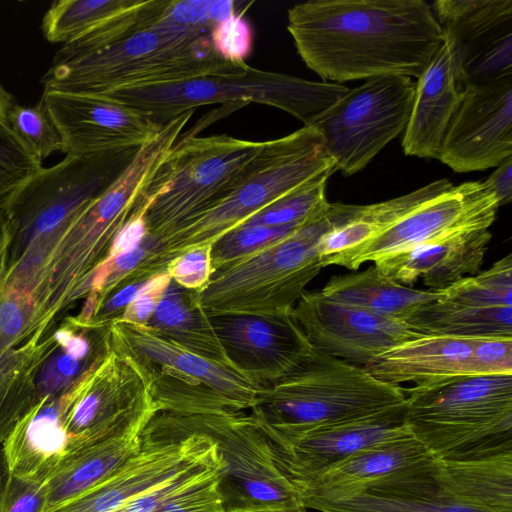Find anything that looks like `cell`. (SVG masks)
Masks as SVG:
<instances>
[{
	"instance_id": "816d5d0a",
	"label": "cell",
	"mask_w": 512,
	"mask_h": 512,
	"mask_svg": "<svg viewBox=\"0 0 512 512\" xmlns=\"http://www.w3.org/2000/svg\"><path fill=\"white\" fill-rule=\"evenodd\" d=\"M236 5L237 3L232 0H212L210 6V18L214 25L235 14Z\"/></svg>"
},
{
	"instance_id": "7402d4cb",
	"label": "cell",
	"mask_w": 512,
	"mask_h": 512,
	"mask_svg": "<svg viewBox=\"0 0 512 512\" xmlns=\"http://www.w3.org/2000/svg\"><path fill=\"white\" fill-rule=\"evenodd\" d=\"M491 237L489 229L461 232L385 256L374 266L401 285L421 281L431 290H442L478 273Z\"/></svg>"
},
{
	"instance_id": "bcb514c9",
	"label": "cell",
	"mask_w": 512,
	"mask_h": 512,
	"mask_svg": "<svg viewBox=\"0 0 512 512\" xmlns=\"http://www.w3.org/2000/svg\"><path fill=\"white\" fill-rule=\"evenodd\" d=\"M37 401L26 384H0V446Z\"/></svg>"
},
{
	"instance_id": "681fc988",
	"label": "cell",
	"mask_w": 512,
	"mask_h": 512,
	"mask_svg": "<svg viewBox=\"0 0 512 512\" xmlns=\"http://www.w3.org/2000/svg\"><path fill=\"white\" fill-rule=\"evenodd\" d=\"M495 168L484 182L495 194L501 206L508 204L512 199V156L506 158Z\"/></svg>"
},
{
	"instance_id": "1f68e13d",
	"label": "cell",
	"mask_w": 512,
	"mask_h": 512,
	"mask_svg": "<svg viewBox=\"0 0 512 512\" xmlns=\"http://www.w3.org/2000/svg\"><path fill=\"white\" fill-rule=\"evenodd\" d=\"M146 325L197 355L233 367L195 290L171 279Z\"/></svg>"
},
{
	"instance_id": "5bb4252c",
	"label": "cell",
	"mask_w": 512,
	"mask_h": 512,
	"mask_svg": "<svg viewBox=\"0 0 512 512\" xmlns=\"http://www.w3.org/2000/svg\"><path fill=\"white\" fill-rule=\"evenodd\" d=\"M431 8L462 87L512 75L511 0H438Z\"/></svg>"
},
{
	"instance_id": "d6a6232c",
	"label": "cell",
	"mask_w": 512,
	"mask_h": 512,
	"mask_svg": "<svg viewBox=\"0 0 512 512\" xmlns=\"http://www.w3.org/2000/svg\"><path fill=\"white\" fill-rule=\"evenodd\" d=\"M406 323L422 335L512 338V306L476 307L438 299L421 307Z\"/></svg>"
},
{
	"instance_id": "9c48e42d",
	"label": "cell",
	"mask_w": 512,
	"mask_h": 512,
	"mask_svg": "<svg viewBox=\"0 0 512 512\" xmlns=\"http://www.w3.org/2000/svg\"><path fill=\"white\" fill-rule=\"evenodd\" d=\"M328 168L335 170L334 162L314 126H303L289 135L264 141L246 174L227 196L161 240L164 263L168 265L190 249L211 246Z\"/></svg>"
},
{
	"instance_id": "52a82bcc",
	"label": "cell",
	"mask_w": 512,
	"mask_h": 512,
	"mask_svg": "<svg viewBox=\"0 0 512 512\" xmlns=\"http://www.w3.org/2000/svg\"><path fill=\"white\" fill-rule=\"evenodd\" d=\"M264 141L228 135L177 140L138 199L146 233L163 240L241 181Z\"/></svg>"
},
{
	"instance_id": "ab89813d",
	"label": "cell",
	"mask_w": 512,
	"mask_h": 512,
	"mask_svg": "<svg viewBox=\"0 0 512 512\" xmlns=\"http://www.w3.org/2000/svg\"><path fill=\"white\" fill-rule=\"evenodd\" d=\"M42 168L7 125H0V202Z\"/></svg>"
},
{
	"instance_id": "7c38bea8",
	"label": "cell",
	"mask_w": 512,
	"mask_h": 512,
	"mask_svg": "<svg viewBox=\"0 0 512 512\" xmlns=\"http://www.w3.org/2000/svg\"><path fill=\"white\" fill-rule=\"evenodd\" d=\"M407 76H382L349 88L313 125L335 171L353 175L407 126L415 94Z\"/></svg>"
},
{
	"instance_id": "4dcf8cb0",
	"label": "cell",
	"mask_w": 512,
	"mask_h": 512,
	"mask_svg": "<svg viewBox=\"0 0 512 512\" xmlns=\"http://www.w3.org/2000/svg\"><path fill=\"white\" fill-rule=\"evenodd\" d=\"M320 292L341 304L403 322L441 296L440 290L396 283L380 275L374 265L358 273L333 276Z\"/></svg>"
},
{
	"instance_id": "277c9868",
	"label": "cell",
	"mask_w": 512,
	"mask_h": 512,
	"mask_svg": "<svg viewBox=\"0 0 512 512\" xmlns=\"http://www.w3.org/2000/svg\"><path fill=\"white\" fill-rule=\"evenodd\" d=\"M360 205L329 203L285 239L212 273L197 292L207 314L268 315L290 312L323 269L320 239L345 224Z\"/></svg>"
},
{
	"instance_id": "30bf717a",
	"label": "cell",
	"mask_w": 512,
	"mask_h": 512,
	"mask_svg": "<svg viewBox=\"0 0 512 512\" xmlns=\"http://www.w3.org/2000/svg\"><path fill=\"white\" fill-rule=\"evenodd\" d=\"M139 149V148H138ZM138 149L70 155L41 168L2 202L11 241L54 245L123 171Z\"/></svg>"
},
{
	"instance_id": "2e32d148",
	"label": "cell",
	"mask_w": 512,
	"mask_h": 512,
	"mask_svg": "<svg viewBox=\"0 0 512 512\" xmlns=\"http://www.w3.org/2000/svg\"><path fill=\"white\" fill-rule=\"evenodd\" d=\"M499 202L484 181L453 186L401 218L353 254L343 267L357 270L366 262L400 253L461 232L489 229Z\"/></svg>"
},
{
	"instance_id": "83f0119b",
	"label": "cell",
	"mask_w": 512,
	"mask_h": 512,
	"mask_svg": "<svg viewBox=\"0 0 512 512\" xmlns=\"http://www.w3.org/2000/svg\"><path fill=\"white\" fill-rule=\"evenodd\" d=\"M143 431L68 449L45 480V512L53 511L110 477L139 448Z\"/></svg>"
},
{
	"instance_id": "44dd1931",
	"label": "cell",
	"mask_w": 512,
	"mask_h": 512,
	"mask_svg": "<svg viewBox=\"0 0 512 512\" xmlns=\"http://www.w3.org/2000/svg\"><path fill=\"white\" fill-rule=\"evenodd\" d=\"M413 435L364 447L341 461L293 481L302 505L350 498L383 477L430 457Z\"/></svg>"
},
{
	"instance_id": "f5cc1de1",
	"label": "cell",
	"mask_w": 512,
	"mask_h": 512,
	"mask_svg": "<svg viewBox=\"0 0 512 512\" xmlns=\"http://www.w3.org/2000/svg\"><path fill=\"white\" fill-rule=\"evenodd\" d=\"M13 103V96L0 84V125H7V112Z\"/></svg>"
},
{
	"instance_id": "cb8c5ba5",
	"label": "cell",
	"mask_w": 512,
	"mask_h": 512,
	"mask_svg": "<svg viewBox=\"0 0 512 512\" xmlns=\"http://www.w3.org/2000/svg\"><path fill=\"white\" fill-rule=\"evenodd\" d=\"M415 84L402 147L408 156L437 159L463 91L445 40Z\"/></svg>"
},
{
	"instance_id": "9a60e30c",
	"label": "cell",
	"mask_w": 512,
	"mask_h": 512,
	"mask_svg": "<svg viewBox=\"0 0 512 512\" xmlns=\"http://www.w3.org/2000/svg\"><path fill=\"white\" fill-rule=\"evenodd\" d=\"M512 156V75L463 87L437 159L455 172L483 171Z\"/></svg>"
},
{
	"instance_id": "c3c4849f",
	"label": "cell",
	"mask_w": 512,
	"mask_h": 512,
	"mask_svg": "<svg viewBox=\"0 0 512 512\" xmlns=\"http://www.w3.org/2000/svg\"><path fill=\"white\" fill-rule=\"evenodd\" d=\"M145 234L146 227L143 215L134 211L131 219L115 237L107 259L131 251L141 242Z\"/></svg>"
},
{
	"instance_id": "7bdbcfd3",
	"label": "cell",
	"mask_w": 512,
	"mask_h": 512,
	"mask_svg": "<svg viewBox=\"0 0 512 512\" xmlns=\"http://www.w3.org/2000/svg\"><path fill=\"white\" fill-rule=\"evenodd\" d=\"M45 481L25 480L7 473L0 494V512H45Z\"/></svg>"
},
{
	"instance_id": "d590c367",
	"label": "cell",
	"mask_w": 512,
	"mask_h": 512,
	"mask_svg": "<svg viewBox=\"0 0 512 512\" xmlns=\"http://www.w3.org/2000/svg\"><path fill=\"white\" fill-rule=\"evenodd\" d=\"M334 168H328L276 202L251 216L240 226H288L305 224L321 214L330 202L325 190ZM239 227V226H238Z\"/></svg>"
},
{
	"instance_id": "ba28073f",
	"label": "cell",
	"mask_w": 512,
	"mask_h": 512,
	"mask_svg": "<svg viewBox=\"0 0 512 512\" xmlns=\"http://www.w3.org/2000/svg\"><path fill=\"white\" fill-rule=\"evenodd\" d=\"M405 401L403 387L314 350L295 372L261 387L250 412L268 429L298 431L364 417Z\"/></svg>"
},
{
	"instance_id": "60d3db41",
	"label": "cell",
	"mask_w": 512,
	"mask_h": 512,
	"mask_svg": "<svg viewBox=\"0 0 512 512\" xmlns=\"http://www.w3.org/2000/svg\"><path fill=\"white\" fill-rule=\"evenodd\" d=\"M214 52L224 61L242 65L251 55L254 44V31L251 23L236 12L227 19L216 23L210 33Z\"/></svg>"
},
{
	"instance_id": "ee69618b",
	"label": "cell",
	"mask_w": 512,
	"mask_h": 512,
	"mask_svg": "<svg viewBox=\"0 0 512 512\" xmlns=\"http://www.w3.org/2000/svg\"><path fill=\"white\" fill-rule=\"evenodd\" d=\"M166 270L178 285L189 290H201L213 273L211 246L196 247L180 254L168 263Z\"/></svg>"
},
{
	"instance_id": "603a6c76",
	"label": "cell",
	"mask_w": 512,
	"mask_h": 512,
	"mask_svg": "<svg viewBox=\"0 0 512 512\" xmlns=\"http://www.w3.org/2000/svg\"><path fill=\"white\" fill-rule=\"evenodd\" d=\"M430 456L374 482L358 494L303 506L320 512H478L457 502L440 484Z\"/></svg>"
},
{
	"instance_id": "11a10c76",
	"label": "cell",
	"mask_w": 512,
	"mask_h": 512,
	"mask_svg": "<svg viewBox=\"0 0 512 512\" xmlns=\"http://www.w3.org/2000/svg\"><path fill=\"white\" fill-rule=\"evenodd\" d=\"M7 473H8V471L6 469V465L4 462V458H3V454H2V450H1V446H0V494H1V491H2V488L4 485V481H5Z\"/></svg>"
},
{
	"instance_id": "ffe728a7",
	"label": "cell",
	"mask_w": 512,
	"mask_h": 512,
	"mask_svg": "<svg viewBox=\"0 0 512 512\" xmlns=\"http://www.w3.org/2000/svg\"><path fill=\"white\" fill-rule=\"evenodd\" d=\"M41 100L60 131L66 155L138 149L163 127L103 95L44 91Z\"/></svg>"
},
{
	"instance_id": "6da1fadb",
	"label": "cell",
	"mask_w": 512,
	"mask_h": 512,
	"mask_svg": "<svg viewBox=\"0 0 512 512\" xmlns=\"http://www.w3.org/2000/svg\"><path fill=\"white\" fill-rule=\"evenodd\" d=\"M287 29L306 66L336 84L418 78L444 42L424 0H309L288 10Z\"/></svg>"
},
{
	"instance_id": "db71d44e",
	"label": "cell",
	"mask_w": 512,
	"mask_h": 512,
	"mask_svg": "<svg viewBox=\"0 0 512 512\" xmlns=\"http://www.w3.org/2000/svg\"><path fill=\"white\" fill-rule=\"evenodd\" d=\"M306 510L307 509L303 505H298L290 508L258 510L253 512H307Z\"/></svg>"
},
{
	"instance_id": "e575fe53",
	"label": "cell",
	"mask_w": 512,
	"mask_h": 512,
	"mask_svg": "<svg viewBox=\"0 0 512 512\" xmlns=\"http://www.w3.org/2000/svg\"><path fill=\"white\" fill-rule=\"evenodd\" d=\"M134 0H59L43 16L50 43L66 44L127 10Z\"/></svg>"
},
{
	"instance_id": "7a4b0ae2",
	"label": "cell",
	"mask_w": 512,
	"mask_h": 512,
	"mask_svg": "<svg viewBox=\"0 0 512 512\" xmlns=\"http://www.w3.org/2000/svg\"><path fill=\"white\" fill-rule=\"evenodd\" d=\"M209 33L157 25L89 54L54 55L41 83L44 91L105 95L231 69L236 64L214 52Z\"/></svg>"
},
{
	"instance_id": "7dc6e473",
	"label": "cell",
	"mask_w": 512,
	"mask_h": 512,
	"mask_svg": "<svg viewBox=\"0 0 512 512\" xmlns=\"http://www.w3.org/2000/svg\"><path fill=\"white\" fill-rule=\"evenodd\" d=\"M170 281L167 270L152 277L137 298L115 320L146 325Z\"/></svg>"
},
{
	"instance_id": "f35d334b",
	"label": "cell",
	"mask_w": 512,
	"mask_h": 512,
	"mask_svg": "<svg viewBox=\"0 0 512 512\" xmlns=\"http://www.w3.org/2000/svg\"><path fill=\"white\" fill-rule=\"evenodd\" d=\"M303 225L239 226L227 232L211 245L212 271L245 259L285 239Z\"/></svg>"
},
{
	"instance_id": "8d00e7d4",
	"label": "cell",
	"mask_w": 512,
	"mask_h": 512,
	"mask_svg": "<svg viewBox=\"0 0 512 512\" xmlns=\"http://www.w3.org/2000/svg\"><path fill=\"white\" fill-rule=\"evenodd\" d=\"M440 300L476 307L512 306V256L506 255L488 270L465 277L440 290Z\"/></svg>"
},
{
	"instance_id": "f1b7e54d",
	"label": "cell",
	"mask_w": 512,
	"mask_h": 512,
	"mask_svg": "<svg viewBox=\"0 0 512 512\" xmlns=\"http://www.w3.org/2000/svg\"><path fill=\"white\" fill-rule=\"evenodd\" d=\"M436 475L444 490L465 507L512 512V449L463 460L437 459Z\"/></svg>"
},
{
	"instance_id": "d6986e66",
	"label": "cell",
	"mask_w": 512,
	"mask_h": 512,
	"mask_svg": "<svg viewBox=\"0 0 512 512\" xmlns=\"http://www.w3.org/2000/svg\"><path fill=\"white\" fill-rule=\"evenodd\" d=\"M291 311L208 316L232 366L261 388L295 372L314 353Z\"/></svg>"
},
{
	"instance_id": "4316f807",
	"label": "cell",
	"mask_w": 512,
	"mask_h": 512,
	"mask_svg": "<svg viewBox=\"0 0 512 512\" xmlns=\"http://www.w3.org/2000/svg\"><path fill=\"white\" fill-rule=\"evenodd\" d=\"M452 187L448 179H439L393 199L360 205L351 219L320 239L318 255L321 266H344L346 261L368 242L423 203Z\"/></svg>"
},
{
	"instance_id": "f6af8a7d",
	"label": "cell",
	"mask_w": 512,
	"mask_h": 512,
	"mask_svg": "<svg viewBox=\"0 0 512 512\" xmlns=\"http://www.w3.org/2000/svg\"><path fill=\"white\" fill-rule=\"evenodd\" d=\"M212 0L169 1L158 25L210 32Z\"/></svg>"
},
{
	"instance_id": "74e56055",
	"label": "cell",
	"mask_w": 512,
	"mask_h": 512,
	"mask_svg": "<svg viewBox=\"0 0 512 512\" xmlns=\"http://www.w3.org/2000/svg\"><path fill=\"white\" fill-rule=\"evenodd\" d=\"M7 126L38 160L63 152L58 127L42 100L33 106L13 103L7 112Z\"/></svg>"
},
{
	"instance_id": "3957f363",
	"label": "cell",
	"mask_w": 512,
	"mask_h": 512,
	"mask_svg": "<svg viewBox=\"0 0 512 512\" xmlns=\"http://www.w3.org/2000/svg\"><path fill=\"white\" fill-rule=\"evenodd\" d=\"M403 390L406 424L435 458L512 449V374L462 376Z\"/></svg>"
},
{
	"instance_id": "f546056e",
	"label": "cell",
	"mask_w": 512,
	"mask_h": 512,
	"mask_svg": "<svg viewBox=\"0 0 512 512\" xmlns=\"http://www.w3.org/2000/svg\"><path fill=\"white\" fill-rule=\"evenodd\" d=\"M224 463L216 446L176 476L113 512H225L219 489Z\"/></svg>"
},
{
	"instance_id": "4fadbf2b",
	"label": "cell",
	"mask_w": 512,
	"mask_h": 512,
	"mask_svg": "<svg viewBox=\"0 0 512 512\" xmlns=\"http://www.w3.org/2000/svg\"><path fill=\"white\" fill-rule=\"evenodd\" d=\"M58 400L68 449L143 431L159 413L143 377L112 346L106 357Z\"/></svg>"
},
{
	"instance_id": "5b68a950",
	"label": "cell",
	"mask_w": 512,
	"mask_h": 512,
	"mask_svg": "<svg viewBox=\"0 0 512 512\" xmlns=\"http://www.w3.org/2000/svg\"><path fill=\"white\" fill-rule=\"evenodd\" d=\"M111 346L143 377L159 412L250 411L260 387L235 368L206 359L147 325L113 320Z\"/></svg>"
},
{
	"instance_id": "836d02e7",
	"label": "cell",
	"mask_w": 512,
	"mask_h": 512,
	"mask_svg": "<svg viewBox=\"0 0 512 512\" xmlns=\"http://www.w3.org/2000/svg\"><path fill=\"white\" fill-rule=\"evenodd\" d=\"M162 255L161 240L146 233L131 251L106 259L94 272L90 284L91 294L98 298V308L121 287L165 271L167 265Z\"/></svg>"
},
{
	"instance_id": "f907efd6",
	"label": "cell",
	"mask_w": 512,
	"mask_h": 512,
	"mask_svg": "<svg viewBox=\"0 0 512 512\" xmlns=\"http://www.w3.org/2000/svg\"><path fill=\"white\" fill-rule=\"evenodd\" d=\"M23 313L17 303L6 300L0 304V334L5 338L16 336L23 326Z\"/></svg>"
},
{
	"instance_id": "ac0fdd59",
	"label": "cell",
	"mask_w": 512,
	"mask_h": 512,
	"mask_svg": "<svg viewBox=\"0 0 512 512\" xmlns=\"http://www.w3.org/2000/svg\"><path fill=\"white\" fill-rule=\"evenodd\" d=\"M291 314L314 350L364 367L378 354L422 334L406 322L304 291Z\"/></svg>"
},
{
	"instance_id": "484cf974",
	"label": "cell",
	"mask_w": 512,
	"mask_h": 512,
	"mask_svg": "<svg viewBox=\"0 0 512 512\" xmlns=\"http://www.w3.org/2000/svg\"><path fill=\"white\" fill-rule=\"evenodd\" d=\"M68 446L58 398L43 397L17 422L1 450L9 474L45 481L61 462Z\"/></svg>"
},
{
	"instance_id": "8992f818",
	"label": "cell",
	"mask_w": 512,
	"mask_h": 512,
	"mask_svg": "<svg viewBox=\"0 0 512 512\" xmlns=\"http://www.w3.org/2000/svg\"><path fill=\"white\" fill-rule=\"evenodd\" d=\"M348 90L342 84L310 81L242 64L184 82L103 96L160 125L202 105L233 104L238 108L257 103L283 110L304 126H313Z\"/></svg>"
},
{
	"instance_id": "b9f144b4",
	"label": "cell",
	"mask_w": 512,
	"mask_h": 512,
	"mask_svg": "<svg viewBox=\"0 0 512 512\" xmlns=\"http://www.w3.org/2000/svg\"><path fill=\"white\" fill-rule=\"evenodd\" d=\"M512 374V338H472L470 376Z\"/></svg>"
},
{
	"instance_id": "d4e9b609",
	"label": "cell",
	"mask_w": 512,
	"mask_h": 512,
	"mask_svg": "<svg viewBox=\"0 0 512 512\" xmlns=\"http://www.w3.org/2000/svg\"><path fill=\"white\" fill-rule=\"evenodd\" d=\"M471 356L472 338L420 335L378 354L364 369L396 387H422L470 376Z\"/></svg>"
},
{
	"instance_id": "e0dca14e",
	"label": "cell",
	"mask_w": 512,
	"mask_h": 512,
	"mask_svg": "<svg viewBox=\"0 0 512 512\" xmlns=\"http://www.w3.org/2000/svg\"><path fill=\"white\" fill-rule=\"evenodd\" d=\"M406 401L364 417L298 431L262 426L278 469L290 482L317 473L372 444L411 435Z\"/></svg>"
},
{
	"instance_id": "8fae6325",
	"label": "cell",
	"mask_w": 512,
	"mask_h": 512,
	"mask_svg": "<svg viewBox=\"0 0 512 512\" xmlns=\"http://www.w3.org/2000/svg\"><path fill=\"white\" fill-rule=\"evenodd\" d=\"M186 430L211 437L224 469L219 489L225 512H253L302 505L278 469L270 440L250 411L177 414L166 412Z\"/></svg>"
}]
</instances>
